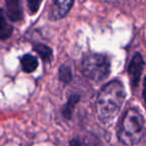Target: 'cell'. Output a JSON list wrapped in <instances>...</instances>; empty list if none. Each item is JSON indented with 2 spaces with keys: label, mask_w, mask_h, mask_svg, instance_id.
<instances>
[{
  "label": "cell",
  "mask_w": 146,
  "mask_h": 146,
  "mask_svg": "<svg viewBox=\"0 0 146 146\" xmlns=\"http://www.w3.org/2000/svg\"><path fill=\"white\" fill-rule=\"evenodd\" d=\"M33 49H34L35 52L42 58L43 61L49 62V61L52 60L53 52L50 47L46 46V45H44V44H35Z\"/></svg>",
  "instance_id": "obj_9"
},
{
  "label": "cell",
  "mask_w": 146,
  "mask_h": 146,
  "mask_svg": "<svg viewBox=\"0 0 146 146\" xmlns=\"http://www.w3.org/2000/svg\"><path fill=\"white\" fill-rule=\"evenodd\" d=\"M126 97L125 88L118 80L108 82L100 90L96 102L98 118L103 123L109 122L120 111Z\"/></svg>",
  "instance_id": "obj_1"
},
{
  "label": "cell",
  "mask_w": 146,
  "mask_h": 146,
  "mask_svg": "<svg viewBox=\"0 0 146 146\" xmlns=\"http://www.w3.org/2000/svg\"><path fill=\"white\" fill-rule=\"evenodd\" d=\"M69 146H80V141L78 139H72Z\"/></svg>",
  "instance_id": "obj_13"
},
{
  "label": "cell",
  "mask_w": 146,
  "mask_h": 146,
  "mask_svg": "<svg viewBox=\"0 0 146 146\" xmlns=\"http://www.w3.org/2000/svg\"><path fill=\"white\" fill-rule=\"evenodd\" d=\"M80 100V96L75 94V95H71L69 97L68 101H67L66 105L64 106L62 110V114L66 119H70L71 116H72L73 110H74V107H75L76 103Z\"/></svg>",
  "instance_id": "obj_10"
},
{
  "label": "cell",
  "mask_w": 146,
  "mask_h": 146,
  "mask_svg": "<svg viewBox=\"0 0 146 146\" xmlns=\"http://www.w3.org/2000/svg\"><path fill=\"white\" fill-rule=\"evenodd\" d=\"M144 67V60L140 53H135L132 57L128 66V74H129L130 83L133 88H136L139 84L140 76L142 74Z\"/></svg>",
  "instance_id": "obj_4"
},
{
  "label": "cell",
  "mask_w": 146,
  "mask_h": 146,
  "mask_svg": "<svg viewBox=\"0 0 146 146\" xmlns=\"http://www.w3.org/2000/svg\"><path fill=\"white\" fill-rule=\"evenodd\" d=\"M12 26L7 20V17L3 9L0 8V40H5L12 34Z\"/></svg>",
  "instance_id": "obj_7"
},
{
  "label": "cell",
  "mask_w": 146,
  "mask_h": 146,
  "mask_svg": "<svg viewBox=\"0 0 146 146\" xmlns=\"http://www.w3.org/2000/svg\"><path fill=\"white\" fill-rule=\"evenodd\" d=\"M7 17L12 21H20L23 18V9L21 3L17 0L6 1Z\"/></svg>",
  "instance_id": "obj_6"
},
{
  "label": "cell",
  "mask_w": 146,
  "mask_h": 146,
  "mask_svg": "<svg viewBox=\"0 0 146 146\" xmlns=\"http://www.w3.org/2000/svg\"><path fill=\"white\" fill-rule=\"evenodd\" d=\"M110 59L100 53H88L82 60L81 70L85 77L94 81H102L110 74Z\"/></svg>",
  "instance_id": "obj_3"
},
{
  "label": "cell",
  "mask_w": 146,
  "mask_h": 146,
  "mask_svg": "<svg viewBox=\"0 0 146 146\" xmlns=\"http://www.w3.org/2000/svg\"><path fill=\"white\" fill-rule=\"evenodd\" d=\"M21 66L24 72L31 73L34 70H36L37 66H38V60L35 56L31 54H25L21 57L20 59Z\"/></svg>",
  "instance_id": "obj_8"
},
{
  "label": "cell",
  "mask_w": 146,
  "mask_h": 146,
  "mask_svg": "<svg viewBox=\"0 0 146 146\" xmlns=\"http://www.w3.org/2000/svg\"><path fill=\"white\" fill-rule=\"evenodd\" d=\"M145 123L142 114L136 108H130L124 113L118 126L119 140L126 145H134L143 138Z\"/></svg>",
  "instance_id": "obj_2"
},
{
  "label": "cell",
  "mask_w": 146,
  "mask_h": 146,
  "mask_svg": "<svg viewBox=\"0 0 146 146\" xmlns=\"http://www.w3.org/2000/svg\"><path fill=\"white\" fill-rule=\"evenodd\" d=\"M58 76H59V79L62 82H64V83H69V82L72 80V72H71L70 67L65 64L61 65V66L59 67Z\"/></svg>",
  "instance_id": "obj_11"
},
{
  "label": "cell",
  "mask_w": 146,
  "mask_h": 146,
  "mask_svg": "<svg viewBox=\"0 0 146 146\" xmlns=\"http://www.w3.org/2000/svg\"><path fill=\"white\" fill-rule=\"evenodd\" d=\"M27 4H28V8H29V10H30V13L31 14H33V13L37 12L39 6H40V4H41V1L28 0V1H27Z\"/></svg>",
  "instance_id": "obj_12"
},
{
  "label": "cell",
  "mask_w": 146,
  "mask_h": 146,
  "mask_svg": "<svg viewBox=\"0 0 146 146\" xmlns=\"http://www.w3.org/2000/svg\"><path fill=\"white\" fill-rule=\"evenodd\" d=\"M72 5L73 1H54L50 8L49 18L51 20H58L63 18L69 12Z\"/></svg>",
  "instance_id": "obj_5"
}]
</instances>
